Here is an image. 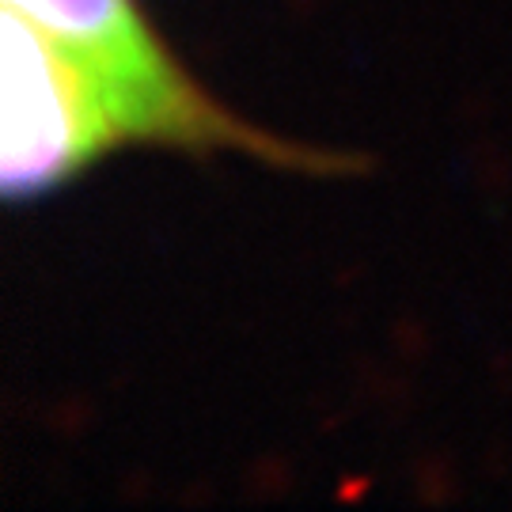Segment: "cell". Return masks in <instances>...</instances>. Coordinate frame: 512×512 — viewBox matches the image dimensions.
I'll use <instances>...</instances> for the list:
<instances>
[{"instance_id": "6da1fadb", "label": "cell", "mask_w": 512, "mask_h": 512, "mask_svg": "<svg viewBox=\"0 0 512 512\" xmlns=\"http://www.w3.org/2000/svg\"><path fill=\"white\" fill-rule=\"evenodd\" d=\"M35 19L65 54L84 65L122 141L186 148H247L300 160L258 129L236 122L175 65L133 0H4Z\"/></svg>"}, {"instance_id": "7a4b0ae2", "label": "cell", "mask_w": 512, "mask_h": 512, "mask_svg": "<svg viewBox=\"0 0 512 512\" xmlns=\"http://www.w3.org/2000/svg\"><path fill=\"white\" fill-rule=\"evenodd\" d=\"M4 141L8 198H35L73 179L122 141L95 80L35 19L4 4Z\"/></svg>"}]
</instances>
